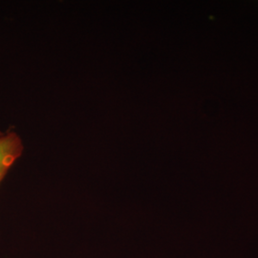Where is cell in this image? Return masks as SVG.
<instances>
[{"instance_id":"obj_1","label":"cell","mask_w":258,"mask_h":258,"mask_svg":"<svg viewBox=\"0 0 258 258\" xmlns=\"http://www.w3.org/2000/svg\"><path fill=\"white\" fill-rule=\"evenodd\" d=\"M23 151L24 144L17 131L0 130V185L11 168L22 156Z\"/></svg>"}]
</instances>
